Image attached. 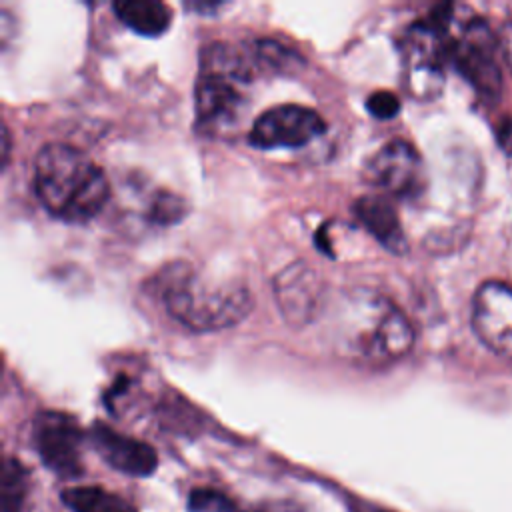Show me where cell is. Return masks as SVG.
<instances>
[{"label": "cell", "instance_id": "12", "mask_svg": "<svg viewBox=\"0 0 512 512\" xmlns=\"http://www.w3.org/2000/svg\"><path fill=\"white\" fill-rule=\"evenodd\" d=\"M360 224L390 252H406V236L400 226V218L392 204L376 194L360 196L352 206Z\"/></svg>", "mask_w": 512, "mask_h": 512}, {"label": "cell", "instance_id": "8", "mask_svg": "<svg viewBox=\"0 0 512 512\" xmlns=\"http://www.w3.org/2000/svg\"><path fill=\"white\" fill-rule=\"evenodd\" d=\"M364 178L390 196L410 198L424 186V166L412 144L390 140L368 158Z\"/></svg>", "mask_w": 512, "mask_h": 512}, {"label": "cell", "instance_id": "22", "mask_svg": "<svg viewBox=\"0 0 512 512\" xmlns=\"http://www.w3.org/2000/svg\"><path fill=\"white\" fill-rule=\"evenodd\" d=\"M362 512H394V510H386V508H376V506H364Z\"/></svg>", "mask_w": 512, "mask_h": 512}, {"label": "cell", "instance_id": "18", "mask_svg": "<svg viewBox=\"0 0 512 512\" xmlns=\"http://www.w3.org/2000/svg\"><path fill=\"white\" fill-rule=\"evenodd\" d=\"M366 108L370 110L372 116L380 118V120H388V118H394L400 110V100L396 94L388 92V90H378V92H372L366 100Z\"/></svg>", "mask_w": 512, "mask_h": 512}, {"label": "cell", "instance_id": "7", "mask_svg": "<svg viewBox=\"0 0 512 512\" xmlns=\"http://www.w3.org/2000/svg\"><path fill=\"white\" fill-rule=\"evenodd\" d=\"M324 130L326 120L316 110L302 104H278L254 120L248 140L264 150L298 148L324 134Z\"/></svg>", "mask_w": 512, "mask_h": 512}, {"label": "cell", "instance_id": "2", "mask_svg": "<svg viewBox=\"0 0 512 512\" xmlns=\"http://www.w3.org/2000/svg\"><path fill=\"white\" fill-rule=\"evenodd\" d=\"M32 180L42 206L66 222L90 220L110 196L104 170L70 144H44L34 158Z\"/></svg>", "mask_w": 512, "mask_h": 512}, {"label": "cell", "instance_id": "13", "mask_svg": "<svg viewBox=\"0 0 512 512\" xmlns=\"http://www.w3.org/2000/svg\"><path fill=\"white\" fill-rule=\"evenodd\" d=\"M116 18L142 36H160L172 22V12L158 0H116L112 4Z\"/></svg>", "mask_w": 512, "mask_h": 512}, {"label": "cell", "instance_id": "15", "mask_svg": "<svg viewBox=\"0 0 512 512\" xmlns=\"http://www.w3.org/2000/svg\"><path fill=\"white\" fill-rule=\"evenodd\" d=\"M28 494V470L18 458H6L2 466L0 512H22Z\"/></svg>", "mask_w": 512, "mask_h": 512}, {"label": "cell", "instance_id": "14", "mask_svg": "<svg viewBox=\"0 0 512 512\" xmlns=\"http://www.w3.org/2000/svg\"><path fill=\"white\" fill-rule=\"evenodd\" d=\"M62 504L72 512H138L126 498L102 486H74L60 492Z\"/></svg>", "mask_w": 512, "mask_h": 512}, {"label": "cell", "instance_id": "16", "mask_svg": "<svg viewBox=\"0 0 512 512\" xmlns=\"http://www.w3.org/2000/svg\"><path fill=\"white\" fill-rule=\"evenodd\" d=\"M188 512H236L234 500L216 488H194L186 500Z\"/></svg>", "mask_w": 512, "mask_h": 512}, {"label": "cell", "instance_id": "3", "mask_svg": "<svg viewBox=\"0 0 512 512\" xmlns=\"http://www.w3.org/2000/svg\"><path fill=\"white\" fill-rule=\"evenodd\" d=\"M158 294L168 314L194 332H216L242 322L252 296L240 282H212L190 264L172 262L158 274Z\"/></svg>", "mask_w": 512, "mask_h": 512}, {"label": "cell", "instance_id": "19", "mask_svg": "<svg viewBox=\"0 0 512 512\" xmlns=\"http://www.w3.org/2000/svg\"><path fill=\"white\" fill-rule=\"evenodd\" d=\"M498 46H500V52L508 64V68L512 70V20L502 24L500 30H498Z\"/></svg>", "mask_w": 512, "mask_h": 512}, {"label": "cell", "instance_id": "1", "mask_svg": "<svg viewBox=\"0 0 512 512\" xmlns=\"http://www.w3.org/2000/svg\"><path fill=\"white\" fill-rule=\"evenodd\" d=\"M332 342L336 354L350 364L380 368L410 352L414 328L392 300L368 288H354L336 304Z\"/></svg>", "mask_w": 512, "mask_h": 512}, {"label": "cell", "instance_id": "11", "mask_svg": "<svg viewBox=\"0 0 512 512\" xmlns=\"http://www.w3.org/2000/svg\"><path fill=\"white\" fill-rule=\"evenodd\" d=\"M274 292L284 318L292 324H306L314 320L324 304V288L320 278L302 262L288 266L276 276Z\"/></svg>", "mask_w": 512, "mask_h": 512}, {"label": "cell", "instance_id": "6", "mask_svg": "<svg viewBox=\"0 0 512 512\" xmlns=\"http://www.w3.org/2000/svg\"><path fill=\"white\" fill-rule=\"evenodd\" d=\"M84 434L78 422L64 412H40L32 424V444L42 464L60 478H76L82 464Z\"/></svg>", "mask_w": 512, "mask_h": 512}, {"label": "cell", "instance_id": "20", "mask_svg": "<svg viewBox=\"0 0 512 512\" xmlns=\"http://www.w3.org/2000/svg\"><path fill=\"white\" fill-rule=\"evenodd\" d=\"M498 134H500V144H502V148H506V150L512 154V122H510V120H504L502 126L498 128Z\"/></svg>", "mask_w": 512, "mask_h": 512}, {"label": "cell", "instance_id": "4", "mask_svg": "<svg viewBox=\"0 0 512 512\" xmlns=\"http://www.w3.org/2000/svg\"><path fill=\"white\" fill-rule=\"evenodd\" d=\"M258 66L254 52L222 42L206 46L194 88L198 124L212 130L234 122L244 108Z\"/></svg>", "mask_w": 512, "mask_h": 512}, {"label": "cell", "instance_id": "5", "mask_svg": "<svg viewBox=\"0 0 512 512\" xmlns=\"http://www.w3.org/2000/svg\"><path fill=\"white\" fill-rule=\"evenodd\" d=\"M462 6L450 4L446 22L448 62L488 100H498L502 74L496 60L498 36L474 12L460 14Z\"/></svg>", "mask_w": 512, "mask_h": 512}, {"label": "cell", "instance_id": "9", "mask_svg": "<svg viewBox=\"0 0 512 512\" xmlns=\"http://www.w3.org/2000/svg\"><path fill=\"white\" fill-rule=\"evenodd\" d=\"M472 328L486 348L512 360V286L488 280L472 298Z\"/></svg>", "mask_w": 512, "mask_h": 512}, {"label": "cell", "instance_id": "10", "mask_svg": "<svg viewBox=\"0 0 512 512\" xmlns=\"http://www.w3.org/2000/svg\"><path fill=\"white\" fill-rule=\"evenodd\" d=\"M88 440L100 458L122 474L150 476L158 468V456L150 444L120 434L104 422H94L90 426Z\"/></svg>", "mask_w": 512, "mask_h": 512}, {"label": "cell", "instance_id": "17", "mask_svg": "<svg viewBox=\"0 0 512 512\" xmlns=\"http://www.w3.org/2000/svg\"><path fill=\"white\" fill-rule=\"evenodd\" d=\"M186 202L170 192H158L150 204V220L156 224L178 222L186 214Z\"/></svg>", "mask_w": 512, "mask_h": 512}, {"label": "cell", "instance_id": "21", "mask_svg": "<svg viewBox=\"0 0 512 512\" xmlns=\"http://www.w3.org/2000/svg\"><path fill=\"white\" fill-rule=\"evenodd\" d=\"M2 132H4V144H2V146H4V154H2V160H4V164H6V162H8V148H10V140H8V128H4Z\"/></svg>", "mask_w": 512, "mask_h": 512}]
</instances>
